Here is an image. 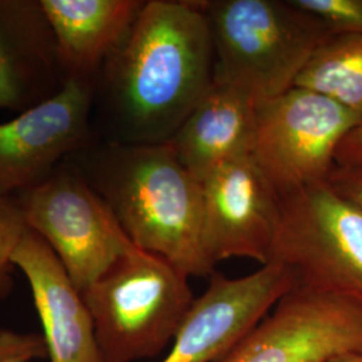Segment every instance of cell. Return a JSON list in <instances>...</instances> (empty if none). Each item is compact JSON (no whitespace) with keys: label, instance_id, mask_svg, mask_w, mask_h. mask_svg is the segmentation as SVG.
<instances>
[{"label":"cell","instance_id":"6da1fadb","mask_svg":"<svg viewBox=\"0 0 362 362\" xmlns=\"http://www.w3.org/2000/svg\"><path fill=\"white\" fill-rule=\"evenodd\" d=\"M215 47L200 0L144 1L109 62V83L130 143L169 141L207 93Z\"/></svg>","mask_w":362,"mask_h":362},{"label":"cell","instance_id":"7a4b0ae2","mask_svg":"<svg viewBox=\"0 0 362 362\" xmlns=\"http://www.w3.org/2000/svg\"><path fill=\"white\" fill-rule=\"evenodd\" d=\"M100 191L130 242L189 276L215 272L203 238L202 182L169 141L117 144L103 161Z\"/></svg>","mask_w":362,"mask_h":362},{"label":"cell","instance_id":"3957f363","mask_svg":"<svg viewBox=\"0 0 362 362\" xmlns=\"http://www.w3.org/2000/svg\"><path fill=\"white\" fill-rule=\"evenodd\" d=\"M211 26L215 76L262 103L294 88L333 35L290 0H200Z\"/></svg>","mask_w":362,"mask_h":362},{"label":"cell","instance_id":"277c9868","mask_svg":"<svg viewBox=\"0 0 362 362\" xmlns=\"http://www.w3.org/2000/svg\"><path fill=\"white\" fill-rule=\"evenodd\" d=\"M81 294L103 362L158 356L173 341L194 300L185 274L134 245Z\"/></svg>","mask_w":362,"mask_h":362},{"label":"cell","instance_id":"5b68a950","mask_svg":"<svg viewBox=\"0 0 362 362\" xmlns=\"http://www.w3.org/2000/svg\"><path fill=\"white\" fill-rule=\"evenodd\" d=\"M270 262L303 286L362 308V211L329 184L281 197Z\"/></svg>","mask_w":362,"mask_h":362},{"label":"cell","instance_id":"8992f818","mask_svg":"<svg viewBox=\"0 0 362 362\" xmlns=\"http://www.w3.org/2000/svg\"><path fill=\"white\" fill-rule=\"evenodd\" d=\"M361 119L320 93L294 86L259 103L251 157L279 199L327 184L338 145Z\"/></svg>","mask_w":362,"mask_h":362},{"label":"cell","instance_id":"52a82bcc","mask_svg":"<svg viewBox=\"0 0 362 362\" xmlns=\"http://www.w3.org/2000/svg\"><path fill=\"white\" fill-rule=\"evenodd\" d=\"M19 206L28 228L52 248L79 293L133 246L104 197L76 170H54L22 192Z\"/></svg>","mask_w":362,"mask_h":362},{"label":"cell","instance_id":"ba28073f","mask_svg":"<svg viewBox=\"0 0 362 362\" xmlns=\"http://www.w3.org/2000/svg\"><path fill=\"white\" fill-rule=\"evenodd\" d=\"M362 350V308L296 286L218 362H325Z\"/></svg>","mask_w":362,"mask_h":362},{"label":"cell","instance_id":"9c48e42d","mask_svg":"<svg viewBox=\"0 0 362 362\" xmlns=\"http://www.w3.org/2000/svg\"><path fill=\"white\" fill-rule=\"evenodd\" d=\"M297 286L285 264L269 262L242 278L214 272L160 362H218Z\"/></svg>","mask_w":362,"mask_h":362},{"label":"cell","instance_id":"30bf717a","mask_svg":"<svg viewBox=\"0 0 362 362\" xmlns=\"http://www.w3.org/2000/svg\"><path fill=\"white\" fill-rule=\"evenodd\" d=\"M90 81L67 78L47 100L0 124V196L46 180L89 128Z\"/></svg>","mask_w":362,"mask_h":362},{"label":"cell","instance_id":"8fae6325","mask_svg":"<svg viewBox=\"0 0 362 362\" xmlns=\"http://www.w3.org/2000/svg\"><path fill=\"white\" fill-rule=\"evenodd\" d=\"M203 238L218 264L231 258L270 262L281 199L251 156L231 161L202 182Z\"/></svg>","mask_w":362,"mask_h":362},{"label":"cell","instance_id":"7c38bea8","mask_svg":"<svg viewBox=\"0 0 362 362\" xmlns=\"http://www.w3.org/2000/svg\"><path fill=\"white\" fill-rule=\"evenodd\" d=\"M13 266L30 286L50 362H103L90 311L47 243L28 230Z\"/></svg>","mask_w":362,"mask_h":362},{"label":"cell","instance_id":"4fadbf2b","mask_svg":"<svg viewBox=\"0 0 362 362\" xmlns=\"http://www.w3.org/2000/svg\"><path fill=\"white\" fill-rule=\"evenodd\" d=\"M258 101L214 74L207 93L169 140L199 182L220 167L251 156Z\"/></svg>","mask_w":362,"mask_h":362},{"label":"cell","instance_id":"5bb4252c","mask_svg":"<svg viewBox=\"0 0 362 362\" xmlns=\"http://www.w3.org/2000/svg\"><path fill=\"white\" fill-rule=\"evenodd\" d=\"M52 28L61 70L89 81L128 37L140 0H39Z\"/></svg>","mask_w":362,"mask_h":362},{"label":"cell","instance_id":"9a60e30c","mask_svg":"<svg viewBox=\"0 0 362 362\" xmlns=\"http://www.w3.org/2000/svg\"><path fill=\"white\" fill-rule=\"evenodd\" d=\"M57 66L55 39L40 3L0 0V109L34 106Z\"/></svg>","mask_w":362,"mask_h":362},{"label":"cell","instance_id":"2e32d148","mask_svg":"<svg viewBox=\"0 0 362 362\" xmlns=\"http://www.w3.org/2000/svg\"><path fill=\"white\" fill-rule=\"evenodd\" d=\"M320 93L362 118V35H339L322 45L296 85Z\"/></svg>","mask_w":362,"mask_h":362},{"label":"cell","instance_id":"e0dca14e","mask_svg":"<svg viewBox=\"0 0 362 362\" xmlns=\"http://www.w3.org/2000/svg\"><path fill=\"white\" fill-rule=\"evenodd\" d=\"M28 230L19 203L0 196V300L13 290V254Z\"/></svg>","mask_w":362,"mask_h":362},{"label":"cell","instance_id":"ac0fdd59","mask_svg":"<svg viewBox=\"0 0 362 362\" xmlns=\"http://www.w3.org/2000/svg\"><path fill=\"white\" fill-rule=\"evenodd\" d=\"M333 35H362V0H290Z\"/></svg>","mask_w":362,"mask_h":362},{"label":"cell","instance_id":"d6986e66","mask_svg":"<svg viewBox=\"0 0 362 362\" xmlns=\"http://www.w3.org/2000/svg\"><path fill=\"white\" fill-rule=\"evenodd\" d=\"M40 358H47L42 334L0 329V362H34Z\"/></svg>","mask_w":362,"mask_h":362},{"label":"cell","instance_id":"ffe728a7","mask_svg":"<svg viewBox=\"0 0 362 362\" xmlns=\"http://www.w3.org/2000/svg\"><path fill=\"white\" fill-rule=\"evenodd\" d=\"M327 184L338 196L362 211V169L336 165Z\"/></svg>","mask_w":362,"mask_h":362},{"label":"cell","instance_id":"44dd1931","mask_svg":"<svg viewBox=\"0 0 362 362\" xmlns=\"http://www.w3.org/2000/svg\"><path fill=\"white\" fill-rule=\"evenodd\" d=\"M336 165L362 169V119L338 145Z\"/></svg>","mask_w":362,"mask_h":362},{"label":"cell","instance_id":"7402d4cb","mask_svg":"<svg viewBox=\"0 0 362 362\" xmlns=\"http://www.w3.org/2000/svg\"><path fill=\"white\" fill-rule=\"evenodd\" d=\"M325 362H362V350L339 353L336 356H332Z\"/></svg>","mask_w":362,"mask_h":362}]
</instances>
